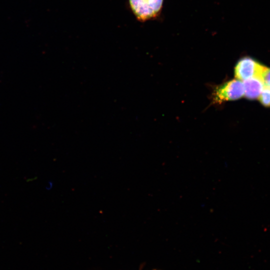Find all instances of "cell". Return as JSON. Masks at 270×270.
Instances as JSON below:
<instances>
[{"label":"cell","mask_w":270,"mask_h":270,"mask_svg":"<svg viewBox=\"0 0 270 270\" xmlns=\"http://www.w3.org/2000/svg\"><path fill=\"white\" fill-rule=\"evenodd\" d=\"M244 94V83L241 80H232L216 88L212 96L213 101L220 104L225 101L241 98Z\"/></svg>","instance_id":"1"},{"label":"cell","mask_w":270,"mask_h":270,"mask_svg":"<svg viewBox=\"0 0 270 270\" xmlns=\"http://www.w3.org/2000/svg\"><path fill=\"white\" fill-rule=\"evenodd\" d=\"M261 80L264 86L270 89V68L266 67L262 74Z\"/></svg>","instance_id":"6"},{"label":"cell","mask_w":270,"mask_h":270,"mask_svg":"<svg viewBox=\"0 0 270 270\" xmlns=\"http://www.w3.org/2000/svg\"><path fill=\"white\" fill-rule=\"evenodd\" d=\"M164 0H129L132 12L140 20L156 16L162 8Z\"/></svg>","instance_id":"3"},{"label":"cell","mask_w":270,"mask_h":270,"mask_svg":"<svg viewBox=\"0 0 270 270\" xmlns=\"http://www.w3.org/2000/svg\"><path fill=\"white\" fill-rule=\"evenodd\" d=\"M244 96L249 100H254L260 96L264 86L260 78H252L244 81Z\"/></svg>","instance_id":"4"},{"label":"cell","mask_w":270,"mask_h":270,"mask_svg":"<svg viewBox=\"0 0 270 270\" xmlns=\"http://www.w3.org/2000/svg\"><path fill=\"white\" fill-rule=\"evenodd\" d=\"M266 67L250 57H244L240 60L234 68L236 78L244 81L252 78L261 80L262 74Z\"/></svg>","instance_id":"2"},{"label":"cell","mask_w":270,"mask_h":270,"mask_svg":"<svg viewBox=\"0 0 270 270\" xmlns=\"http://www.w3.org/2000/svg\"><path fill=\"white\" fill-rule=\"evenodd\" d=\"M260 103L265 106H270V89L264 86L258 96Z\"/></svg>","instance_id":"5"},{"label":"cell","mask_w":270,"mask_h":270,"mask_svg":"<svg viewBox=\"0 0 270 270\" xmlns=\"http://www.w3.org/2000/svg\"></svg>","instance_id":"7"}]
</instances>
